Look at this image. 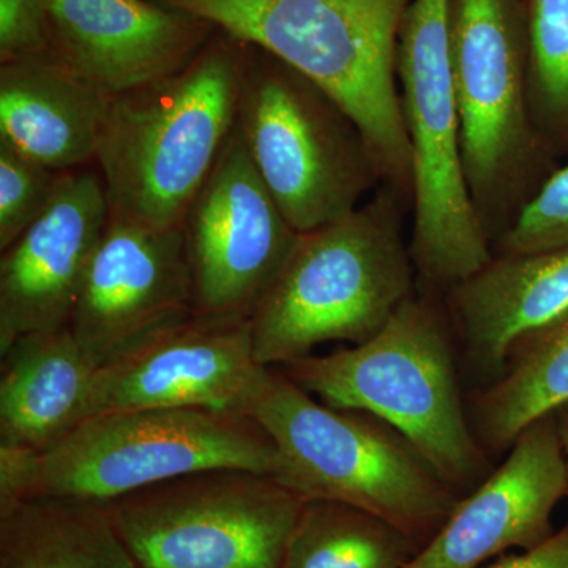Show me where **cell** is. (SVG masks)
I'll use <instances>...</instances> for the list:
<instances>
[{"instance_id": "cell-22", "label": "cell", "mask_w": 568, "mask_h": 568, "mask_svg": "<svg viewBox=\"0 0 568 568\" xmlns=\"http://www.w3.org/2000/svg\"><path fill=\"white\" fill-rule=\"evenodd\" d=\"M418 545L386 519L334 500H304L283 568H406Z\"/></svg>"}, {"instance_id": "cell-12", "label": "cell", "mask_w": 568, "mask_h": 568, "mask_svg": "<svg viewBox=\"0 0 568 568\" xmlns=\"http://www.w3.org/2000/svg\"><path fill=\"white\" fill-rule=\"evenodd\" d=\"M263 368L252 321L193 312L100 366L85 418L179 407L245 414Z\"/></svg>"}, {"instance_id": "cell-10", "label": "cell", "mask_w": 568, "mask_h": 568, "mask_svg": "<svg viewBox=\"0 0 568 568\" xmlns=\"http://www.w3.org/2000/svg\"><path fill=\"white\" fill-rule=\"evenodd\" d=\"M106 506L136 568H283L304 499L267 474L209 470Z\"/></svg>"}, {"instance_id": "cell-3", "label": "cell", "mask_w": 568, "mask_h": 568, "mask_svg": "<svg viewBox=\"0 0 568 568\" xmlns=\"http://www.w3.org/2000/svg\"><path fill=\"white\" fill-rule=\"evenodd\" d=\"M283 373L325 405L386 422L462 497L493 473L459 390L454 324L428 295L407 298L361 345L308 355Z\"/></svg>"}, {"instance_id": "cell-29", "label": "cell", "mask_w": 568, "mask_h": 568, "mask_svg": "<svg viewBox=\"0 0 568 568\" xmlns=\"http://www.w3.org/2000/svg\"><path fill=\"white\" fill-rule=\"evenodd\" d=\"M555 414L556 428H558V436L560 448H562L564 463H566L567 484H568V402L552 410Z\"/></svg>"}, {"instance_id": "cell-8", "label": "cell", "mask_w": 568, "mask_h": 568, "mask_svg": "<svg viewBox=\"0 0 568 568\" xmlns=\"http://www.w3.org/2000/svg\"><path fill=\"white\" fill-rule=\"evenodd\" d=\"M450 0H413L398 36L396 77L413 159L410 254L428 290L448 291L495 257L474 207L459 145L448 32Z\"/></svg>"}, {"instance_id": "cell-9", "label": "cell", "mask_w": 568, "mask_h": 568, "mask_svg": "<svg viewBox=\"0 0 568 568\" xmlns=\"http://www.w3.org/2000/svg\"><path fill=\"white\" fill-rule=\"evenodd\" d=\"M278 469L272 437L239 410H118L85 418L39 452L28 499L110 504L192 474L250 470L275 477Z\"/></svg>"}, {"instance_id": "cell-2", "label": "cell", "mask_w": 568, "mask_h": 568, "mask_svg": "<svg viewBox=\"0 0 568 568\" xmlns=\"http://www.w3.org/2000/svg\"><path fill=\"white\" fill-rule=\"evenodd\" d=\"M301 71L365 134L383 182L413 204V159L396 77L398 36L413 0H153Z\"/></svg>"}, {"instance_id": "cell-7", "label": "cell", "mask_w": 568, "mask_h": 568, "mask_svg": "<svg viewBox=\"0 0 568 568\" xmlns=\"http://www.w3.org/2000/svg\"><path fill=\"white\" fill-rule=\"evenodd\" d=\"M235 126L298 233L349 215L384 185L353 115L315 81L257 48L250 47Z\"/></svg>"}, {"instance_id": "cell-6", "label": "cell", "mask_w": 568, "mask_h": 568, "mask_svg": "<svg viewBox=\"0 0 568 568\" xmlns=\"http://www.w3.org/2000/svg\"><path fill=\"white\" fill-rule=\"evenodd\" d=\"M459 145L474 207L493 245L560 166L529 102L525 0H450Z\"/></svg>"}, {"instance_id": "cell-18", "label": "cell", "mask_w": 568, "mask_h": 568, "mask_svg": "<svg viewBox=\"0 0 568 568\" xmlns=\"http://www.w3.org/2000/svg\"><path fill=\"white\" fill-rule=\"evenodd\" d=\"M111 102L48 55L0 63V140L55 173L95 162Z\"/></svg>"}, {"instance_id": "cell-28", "label": "cell", "mask_w": 568, "mask_h": 568, "mask_svg": "<svg viewBox=\"0 0 568 568\" xmlns=\"http://www.w3.org/2000/svg\"><path fill=\"white\" fill-rule=\"evenodd\" d=\"M487 568H568V521L544 544L504 556Z\"/></svg>"}, {"instance_id": "cell-4", "label": "cell", "mask_w": 568, "mask_h": 568, "mask_svg": "<svg viewBox=\"0 0 568 568\" xmlns=\"http://www.w3.org/2000/svg\"><path fill=\"white\" fill-rule=\"evenodd\" d=\"M406 209L383 185L357 211L298 235L250 320L261 365L293 364L328 342L361 345L416 294Z\"/></svg>"}, {"instance_id": "cell-11", "label": "cell", "mask_w": 568, "mask_h": 568, "mask_svg": "<svg viewBox=\"0 0 568 568\" xmlns=\"http://www.w3.org/2000/svg\"><path fill=\"white\" fill-rule=\"evenodd\" d=\"M194 312L252 320L298 241L235 126L183 222Z\"/></svg>"}, {"instance_id": "cell-25", "label": "cell", "mask_w": 568, "mask_h": 568, "mask_svg": "<svg viewBox=\"0 0 568 568\" xmlns=\"http://www.w3.org/2000/svg\"><path fill=\"white\" fill-rule=\"evenodd\" d=\"M568 245V162L534 194L493 245L495 256H525Z\"/></svg>"}, {"instance_id": "cell-16", "label": "cell", "mask_w": 568, "mask_h": 568, "mask_svg": "<svg viewBox=\"0 0 568 568\" xmlns=\"http://www.w3.org/2000/svg\"><path fill=\"white\" fill-rule=\"evenodd\" d=\"M216 31L153 0H52L48 58L114 99L185 69Z\"/></svg>"}, {"instance_id": "cell-19", "label": "cell", "mask_w": 568, "mask_h": 568, "mask_svg": "<svg viewBox=\"0 0 568 568\" xmlns=\"http://www.w3.org/2000/svg\"><path fill=\"white\" fill-rule=\"evenodd\" d=\"M0 358V444L44 452L84 420L99 366L70 327L22 335Z\"/></svg>"}, {"instance_id": "cell-26", "label": "cell", "mask_w": 568, "mask_h": 568, "mask_svg": "<svg viewBox=\"0 0 568 568\" xmlns=\"http://www.w3.org/2000/svg\"><path fill=\"white\" fill-rule=\"evenodd\" d=\"M52 0H0V63L47 58Z\"/></svg>"}, {"instance_id": "cell-1", "label": "cell", "mask_w": 568, "mask_h": 568, "mask_svg": "<svg viewBox=\"0 0 568 568\" xmlns=\"http://www.w3.org/2000/svg\"><path fill=\"white\" fill-rule=\"evenodd\" d=\"M248 52L216 31L185 69L112 99L95 156L110 219L183 226L234 132Z\"/></svg>"}, {"instance_id": "cell-21", "label": "cell", "mask_w": 568, "mask_h": 568, "mask_svg": "<svg viewBox=\"0 0 568 568\" xmlns=\"http://www.w3.org/2000/svg\"><path fill=\"white\" fill-rule=\"evenodd\" d=\"M0 568H136L106 504L36 497L0 508Z\"/></svg>"}, {"instance_id": "cell-15", "label": "cell", "mask_w": 568, "mask_h": 568, "mask_svg": "<svg viewBox=\"0 0 568 568\" xmlns=\"http://www.w3.org/2000/svg\"><path fill=\"white\" fill-rule=\"evenodd\" d=\"M110 222L102 175H59L51 203L0 260V351L22 335L69 327Z\"/></svg>"}, {"instance_id": "cell-20", "label": "cell", "mask_w": 568, "mask_h": 568, "mask_svg": "<svg viewBox=\"0 0 568 568\" xmlns=\"http://www.w3.org/2000/svg\"><path fill=\"white\" fill-rule=\"evenodd\" d=\"M568 402V306L523 332L507 351L503 373L467 396V416L491 455L510 450L534 420Z\"/></svg>"}, {"instance_id": "cell-24", "label": "cell", "mask_w": 568, "mask_h": 568, "mask_svg": "<svg viewBox=\"0 0 568 568\" xmlns=\"http://www.w3.org/2000/svg\"><path fill=\"white\" fill-rule=\"evenodd\" d=\"M59 175L0 140V252L40 219L51 203Z\"/></svg>"}, {"instance_id": "cell-23", "label": "cell", "mask_w": 568, "mask_h": 568, "mask_svg": "<svg viewBox=\"0 0 568 568\" xmlns=\"http://www.w3.org/2000/svg\"><path fill=\"white\" fill-rule=\"evenodd\" d=\"M529 102L552 155L568 156V0H525Z\"/></svg>"}, {"instance_id": "cell-14", "label": "cell", "mask_w": 568, "mask_h": 568, "mask_svg": "<svg viewBox=\"0 0 568 568\" xmlns=\"http://www.w3.org/2000/svg\"><path fill=\"white\" fill-rule=\"evenodd\" d=\"M566 496V463L549 413L523 429L503 465L458 500L406 568H480L508 549L537 547L555 534L552 514Z\"/></svg>"}, {"instance_id": "cell-13", "label": "cell", "mask_w": 568, "mask_h": 568, "mask_svg": "<svg viewBox=\"0 0 568 568\" xmlns=\"http://www.w3.org/2000/svg\"><path fill=\"white\" fill-rule=\"evenodd\" d=\"M193 312L183 226L149 230L110 219L69 327L100 368Z\"/></svg>"}, {"instance_id": "cell-27", "label": "cell", "mask_w": 568, "mask_h": 568, "mask_svg": "<svg viewBox=\"0 0 568 568\" xmlns=\"http://www.w3.org/2000/svg\"><path fill=\"white\" fill-rule=\"evenodd\" d=\"M39 452L0 444V508L28 499Z\"/></svg>"}, {"instance_id": "cell-17", "label": "cell", "mask_w": 568, "mask_h": 568, "mask_svg": "<svg viewBox=\"0 0 568 568\" xmlns=\"http://www.w3.org/2000/svg\"><path fill=\"white\" fill-rule=\"evenodd\" d=\"M568 306V245L525 256H495L447 293L465 361L480 386L503 373L514 339Z\"/></svg>"}, {"instance_id": "cell-5", "label": "cell", "mask_w": 568, "mask_h": 568, "mask_svg": "<svg viewBox=\"0 0 568 568\" xmlns=\"http://www.w3.org/2000/svg\"><path fill=\"white\" fill-rule=\"evenodd\" d=\"M245 414L274 440L280 484L304 500H334L369 511L418 548L462 499L386 422L316 402L274 366H264Z\"/></svg>"}]
</instances>
